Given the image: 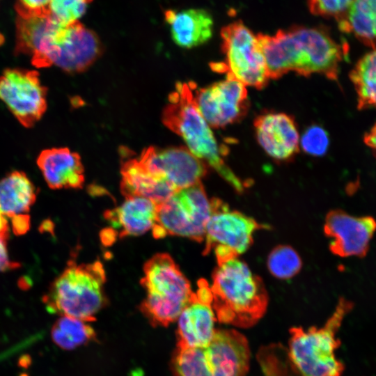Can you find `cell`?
<instances>
[{"label": "cell", "instance_id": "1", "mask_svg": "<svg viewBox=\"0 0 376 376\" xmlns=\"http://www.w3.org/2000/svg\"><path fill=\"white\" fill-rule=\"evenodd\" d=\"M269 79L289 72L308 77L314 73L337 81L340 63L347 55L345 42L338 43L324 26H292L274 35H257Z\"/></svg>", "mask_w": 376, "mask_h": 376}, {"label": "cell", "instance_id": "2", "mask_svg": "<svg viewBox=\"0 0 376 376\" xmlns=\"http://www.w3.org/2000/svg\"><path fill=\"white\" fill-rule=\"evenodd\" d=\"M195 88L196 84L192 81L176 83L175 90L169 95V103L163 109L162 123L183 139L196 157L241 193L246 185L225 162L226 153L219 146L210 126L198 108Z\"/></svg>", "mask_w": 376, "mask_h": 376}, {"label": "cell", "instance_id": "3", "mask_svg": "<svg viewBox=\"0 0 376 376\" xmlns=\"http://www.w3.org/2000/svg\"><path fill=\"white\" fill-rule=\"evenodd\" d=\"M212 279V306L219 322L248 328L264 315L267 290L245 263L235 258L219 264Z\"/></svg>", "mask_w": 376, "mask_h": 376}, {"label": "cell", "instance_id": "4", "mask_svg": "<svg viewBox=\"0 0 376 376\" xmlns=\"http://www.w3.org/2000/svg\"><path fill=\"white\" fill-rule=\"evenodd\" d=\"M105 282L106 274L101 262L77 264L70 260L50 284L42 302L51 313L93 321L106 304Z\"/></svg>", "mask_w": 376, "mask_h": 376}, {"label": "cell", "instance_id": "5", "mask_svg": "<svg viewBox=\"0 0 376 376\" xmlns=\"http://www.w3.org/2000/svg\"><path fill=\"white\" fill-rule=\"evenodd\" d=\"M353 306L350 300L340 297L324 326L307 330L290 328L288 355L300 376H342L344 365L335 354L340 345L336 335Z\"/></svg>", "mask_w": 376, "mask_h": 376}, {"label": "cell", "instance_id": "6", "mask_svg": "<svg viewBox=\"0 0 376 376\" xmlns=\"http://www.w3.org/2000/svg\"><path fill=\"white\" fill-rule=\"evenodd\" d=\"M249 360L246 337L234 329H219L205 347H177L171 367L173 376H246Z\"/></svg>", "mask_w": 376, "mask_h": 376}, {"label": "cell", "instance_id": "7", "mask_svg": "<svg viewBox=\"0 0 376 376\" xmlns=\"http://www.w3.org/2000/svg\"><path fill=\"white\" fill-rule=\"evenodd\" d=\"M141 285L146 297L140 310L153 326L166 327L176 320L190 301V283L168 253H157L144 265Z\"/></svg>", "mask_w": 376, "mask_h": 376}, {"label": "cell", "instance_id": "8", "mask_svg": "<svg viewBox=\"0 0 376 376\" xmlns=\"http://www.w3.org/2000/svg\"><path fill=\"white\" fill-rule=\"evenodd\" d=\"M211 212V201L199 182L157 205L152 235L156 239L175 235L201 242Z\"/></svg>", "mask_w": 376, "mask_h": 376}, {"label": "cell", "instance_id": "9", "mask_svg": "<svg viewBox=\"0 0 376 376\" xmlns=\"http://www.w3.org/2000/svg\"><path fill=\"white\" fill-rule=\"evenodd\" d=\"M221 38L226 61L212 63V69L226 72L245 86L265 88L270 79L257 35L242 22L236 21L221 29Z\"/></svg>", "mask_w": 376, "mask_h": 376}, {"label": "cell", "instance_id": "10", "mask_svg": "<svg viewBox=\"0 0 376 376\" xmlns=\"http://www.w3.org/2000/svg\"><path fill=\"white\" fill-rule=\"evenodd\" d=\"M99 37L79 22L58 24L49 35L33 65L38 68L56 65L68 73L87 70L100 56Z\"/></svg>", "mask_w": 376, "mask_h": 376}, {"label": "cell", "instance_id": "11", "mask_svg": "<svg viewBox=\"0 0 376 376\" xmlns=\"http://www.w3.org/2000/svg\"><path fill=\"white\" fill-rule=\"evenodd\" d=\"M211 201V215L205 229V246L203 253L214 249L217 265L237 258L253 243L255 231L268 226L234 210L218 198Z\"/></svg>", "mask_w": 376, "mask_h": 376}, {"label": "cell", "instance_id": "12", "mask_svg": "<svg viewBox=\"0 0 376 376\" xmlns=\"http://www.w3.org/2000/svg\"><path fill=\"white\" fill-rule=\"evenodd\" d=\"M47 88L36 70L7 68L0 75V100L24 127H33L46 111Z\"/></svg>", "mask_w": 376, "mask_h": 376}, {"label": "cell", "instance_id": "13", "mask_svg": "<svg viewBox=\"0 0 376 376\" xmlns=\"http://www.w3.org/2000/svg\"><path fill=\"white\" fill-rule=\"evenodd\" d=\"M195 98L201 115L214 128L239 122L249 108L246 86L229 75L195 91Z\"/></svg>", "mask_w": 376, "mask_h": 376}, {"label": "cell", "instance_id": "14", "mask_svg": "<svg viewBox=\"0 0 376 376\" xmlns=\"http://www.w3.org/2000/svg\"><path fill=\"white\" fill-rule=\"evenodd\" d=\"M139 159L177 191L201 182L207 172V165L185 147L158 149L150 146L143 150Z\"/></svg>", "mask_w": 376, "mask_h": 376}, {"label": "cell", "instance_id": "15", "mask_svg": "<svg viewBox=\"0 0 376 376\" xmlns=\"http://www.w3.org/2000/svg\"><path fill=\"white\" fill-rule=\"evenodd\" d=\"M375 231L376 220L373 217L353 216L340 209L329 211L324 224L330 251L344 258L366 256Z\"/></svg>", "mask_w": 376, "mask_h": 376}, {"label": "cell", "instance_id": "16", "mask_svg": "<svg viewBox=\"0 0 376 376\" xmlns=\"http://www.w3.org/2000/svg\"><path fill=\"white\" fill-rule=\"evenodd\" d=\"M212 294L208 283L201 279L198 290L178 317L177 347H205L215 332V314L212 306Z\"/></svg>", "mask_w": 376, "mask_h": 376}, {"label": "cell", "instance_id": "17", "mask_svg": "<svg viewBox=\"0 0 376 376\" xmlns=\"http://www.w3.org/2000/svg\"><path fill=\"white\" fill-rule=\"evenodd\" d=\"M257 141L265 152L277 162H289L299 151V134L292 116L266 112L254 120Z\"/></svg>", "mask_w": 376, "mask_h": 376}, {"label": "cell", "instance_id": "18", "mask_svg": "<svg viewBox=\"0 0 376 376\" xmlns=\"http://www.w3.org/2000/svg\"><path fill=\"white\" fill-rule=\"evenodd\" d=\"M37 194L36 187L22 171H12L0 180V209L11 219L12 229L16 235H22L29 230V212Z\"/></svg>", "mask_w": 376, "mask_h": 376}, {"label": "cell", "instance_id": "19", "mask_svg": "<svg viewBox=\"0 0 376 376\" xmlns=\"http://www.w3.org/2000/svg\"><path fill=\"white\" fill-rule=\"evenodd\" d=\"M37 165L52 189H79L84 182V167L79 154L68 148L43 150Z\"/></svg>", "mask_w": 376, "mask_h": 376}, {"label": "cell", "instance_id": "20", "mask_svg": "<svg viewBox=\"0 0 376 376\" xmlns=\"http://www.w3.org/2000/svg\"><path fill=\"white\" fill-rule=\"evenodd\" d=\"M120 173V190L125 198H146L159 205L178 191L166 180L148 170L139 159L125 161Z\"/></svg>", "mask_w": 376, "mask_h": 376}, {"label": "cell", "instance_id": "21", "mask_svg": "<svg viewBox=\"0 0 376 376\" xmlns=\"http://www.w3.org/2000/svg\"><path fill=\"white\" fill-rule=\"evenodd\" d=\"M173 42L180 47L192 48L208 41L212 35L213 19L210 13L201 8L164 12Z\"/></svg>", "mask_w": 376, "mask_h": 376}, {"label": "cell", "instance_id": "22", "mask_svg": "<svg viewBox=\"0 0 376 376\" xmlns=\"http://www.w3.org/2000/svg\"><path fill=\"white\" fill-rule=\"evenodd\" d=\"M157 205L143 197H127L118 207L106 211L105 219L117 230L119 237L140 235L152 228Z\"/></svg>", "mask_w": 376, "mask_h": 376}, {"label": "cell", "instance_id": "23", "mask_svg": "<svg viewBox=\"0 0 376 376\" xmlns=\"http://www.w3.org/2000/svg\"><path fill=\"white\" fill-rule=\"evenodd\" d=\"M336 21L342 32L352 33L365 45L376 48V0H353Z\"/></svg>", "mask_w": 376, "mask_h": 376}, {"label": "cell", "instance_id": "24", "mask_svg": "<svg viewBox=\"0 0 376 376\" xmlns=\"http://www.w3.org/2000/svg\"><path fill=\"white\" fill-rule=\"evenodd\" d=\"M54 22L49 13L17 15L15 54L29 55L31 57Z\"/></svg>", "mask_w": 376, "mask_h": 376}, {"label": "cell", "instance_id": "25", "mask_svg": "<svg viewBox=\"0 0 376 376\" xmlns=\"http://www.w3.org/2000/svg\"><path fill=\"white\" fill-rule=\"evenodd\" d=\"M357 95V109H376V48L363 55L350 71Z\"/></svg>", "mask_w": 376, "mask_h": 376}, {"label": "cell", "instance_id": "26", "mask_svg": "<svg viewBox=\"0 0 376 376\" xmlns=\"http://www.w3.org/2000/svg\"><path fill=\"white\" fill-rule=\"evenodd\" d=\"M53 342L59 347L70 350L95 340L94 329L85 321L61 315L51 329Z\"/></svg>", "mask_w": 376, "mask_h": 376}, {"label": "cell", "instance_id": "27", "mask_svg": "<svg viewBox=\"0 0 376 376\" xmlns=\"http://www.w3.org/2000/svg\"><path fill=\"white\" fill-rule=\"evenodd\" d=\"M302 266L301 259L297 252L288 245H278L267 257L269 272L280 279H288L295 276Z\"/></svg>", "mask_w": 376, "mask_h": 376}, {"label": "cell", "instance_id": "28", "mask_svg": "<svg viewBox=\"0 0 376 376\" xmlns=\"http://www.w3.org/2000/svg\"><path fill=\"white\" fill-rule=\"evenodd\" d=\"M93 0H51L49 16L61 24L68 25L78 21Z\"/></svg>", "mask_w": 376, "mask_h": 376}, {"label": "cell", "instance_id": "29", "mask_svg": "<svg viewBox=\"0 0 376 376\" xmlns=\"http://www.w3.org/2000/svg\"><path fill=\"white\" fill-rule=\"evenodd\" d=\"M301 149L307 154L320 157L328 150L329 138L327 132L320 125H311L306 127L299 139Z\"/></svg>", "mask_w": 376, "mask_h": 376}, {"label": "cell", "instance_id": "30", "mask_svg": "<svg viewBox=\"0 0 376 376\" xmlns=\"http://www.w3.org/2000/svg\"><path fill=\"white\" fill-rule=\"evenodd\" d=\"M310 12L324 17H334L336 20L348 10L353 0H307Z\"/></svg>", "mask_w": 376, "mask_h": 376}, {"label": "cell", "instance_id": "31", "mask_svg": "<svg viewBox=\"0 0 376 376\" xmlns=\"http://www.w3.org/2000/svg\"><path fill=\"white\" fill-rule=\"evenodd\" d=\"M51 0H17L15 10L17 15L48 14Z\"/></svg>", "mask_w": 376, "mask_h": 376}, {"label": "cell", "instance_id": "32", "mask_svg": "<svg viewBox=\"0 0 376 376\" xmlns=\"http://www.w3.org/2000/svg\"><path fill=\"white\" fill-rule=\"evenodd\" d=\"M10 234H0V272L13 270L20 267V264L10 260L8 256L7 242Z\"/></svg>", "mask_w": 376, "mask_h": 376}, {"label": "cell", "instance_id": "33", "mask_svg": "<svg viewBox=\"0 0 376 376\" xmlns=\"http://www.w3.org/2000/svg\"><path fill=\"white\" fill-rule=\"evenodd\" d=\"M363 141L368 146L376 159V123L365 134Z\"/></svg>", "mask_w": 376, "mask_h": 376}, {"label": "cell", "instance_id": "34", "mask_svg": "<svg viewBox=\"0 0 376 376\" xmlns=\"http://www.w3.org/2000/svg\"><path fill=\"white\" fill-rule=\"evenodd\" d=\"M0 234H10L9 225L6 217L0 209Z\"/></svg>", "mask_w": 376, "mask_h": 376}]
</instances>
